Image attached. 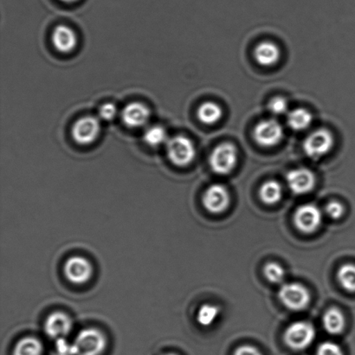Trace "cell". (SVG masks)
I'll return each mask as SVG.
<instances>
[{"instance_id":"cell-1","label":"cell","mask_w":355,"mask_h":355,"mask_svg":"<svg viewBox=\"0 0 355 355\" xmlns=\"http://www.w3.org/2000/svg\"><path fill=\"white\" fill-rule=\"evenodd\" d=\"M76 355H101L107 346L105 336L95 328L83 329L74 340Z\"/></svg>"},{"instance_id":"cell-2","label":"cell","mask_w":355,"mask_h":355,"mask_svg":"<svg viewBox=\"0 0 355 355\" xmlns=\"http://www.w3.org/2000/svg\"><path fill=\"white\" fill-rule=\"evenodd\" d=\"M282 304L293 311H304L311 301L309 291L304 285L297 283L284 284L278 292Z\"/></svg>"},{"instance_id":"cell-3","label":"cell","mask_w":355,"mask_h":355,"mask_svg":"<svg viewBox=\"0 0 355 355\" xmlns=\"http://www.w3.org/2000/svg\"><path fill=\"white\" fill-rule=\"evenodd\" d=\"M238 162V151L234 145L223 144L212 151L209 159L212 171L219 175H229Z\"/></svg>"},{"instance_id":"cell-4","label":"cell","mask_w":355,"mask_h":355,"mask_svg":"<svg viewBox=\"0 0 355 355\" xmlns=\"http://www.w3.org/2000/svg\"><path fill=\"white\" fill-rule=\"evenodd\" d=\"M334 146V137L330 131L321 128L309 135L304 144V150L306 155L313 161L328 155Z\"/></svg>"},{"instance_id":"cell-5","label":"cell","mask_w":355,"mask_h":355,"mask_svg":"<svg viewBox=\"0 0 355 355\" xmlns=\"http://www.w3.org/2000/svg\"><path fill=\"white\" fill-rule=\"evenodd\" d=\"M315 330L314 326L307 322L292 323L284 334V342L294 350L307 349L314 342Z\"/></svg>"},{"instance_id":"cell-6","label":"cell","mask_w":355,"mask_h":355,"mask_svg":"<svg viewBox=\"0 0 355 355\" xmlns=\"http://www.w3.org/2000/svg\"><path fill=\"white\" fill-rule=\"evenodd\" d=\"M170 161L178 166H186L193 162L196 150L193 142L183 135L170 139L166 145Z\"/></svg>"},{"instance_id":"cell-7","label":"cell","mask_w":355,"mask_h":355,"mask_svg":"<svg viewBox=\"0 0 355 355\" xmlns=\"http://www.w3.org/2000/svg\"><path fill=\"white\" fill-rule=\"evenodd\" d=\"M253 137L261 147H275L283 140L284 128L276 120H264L257 125Z\"/></svg>"},{"instance_id":"cell-8","label":"cell","mask_w":355,"mask_h":355,"mask_svg":"<svg viewBox=\"0 0 355 355\" xmlns=\"http://www.w3.org/2000/svg\"><path fill=\"white\" fill-rule=\"evenodd\" d=\"M64 270L66 278L74 284L88 283L93 275L92 263L80 256L71 257L66 261Z\"/></svg>"},{"instance_id":"cell-9","label":"cell","mask_w":355,"mask_h":355,"mask_svg":"<svg viewBox=\"0 0 355 355\" xmlns=\"http://www.w3.org/2000/svg\"><path fill=\"white\" fill-rule=\"evenodd\" d=\"M321 210L315 205L306 204L297 209L294 214V222L297 229L304 233L316 231L322 224Z\"/></svg>"},{"instance_id":"cell-10","label":"cell","mask_w":355,"mask_h":355,"mask_svg":"<svg viewBox=\"0 0 355 355\" xmlns=\"http://www.w3.org/2000/svg\"><path fill=\"white\" fill-rule=\"evenodd\" d=\"M101 124L95 116H85L79 119L72 128V137L81 145L92 144L98 137Z\"/></svg>"},{"instance_id":"cell-11","label":"cell","mask_w":355,"mask_h":355,"mask_svg":"<svg viewBox=\"0 0 355 355\" xmlns=\"http://www.w3.org/2000/svg\"><path fill=\"white\" fill-rule=\"evenodd\" d=\"M230 194L225 186L220 184H211L203 196V205L211 214H218L225 211L229 207Z\"/></svg>"},{"instance_id":"cell-12","label":"cell","mask_w":355,"mask_h":355,"mask_svg":"<svg viewBox=\"0 0 355 355\" xmlns=\"http://www.w3.org/2000/svg\"><path fill=\"white\" fill-rule=\"evenodd\" d=\"M286 180L288 188L295 195L309 193L315 184L314 173L307 168L292 170L288 173Z\"/></svg>"},{"instance_id":"cell-13","label":"cell","mask_w":355,"mask_h":355,"mask_svg":"<svg viewBox=\"0 0 355 355\" xmlns=\"http://www.w3.org/2000/svg\"><path fill=\"white\" fill-rule=\"evenodd\" d=\"M72 328L71 318L62 312L52 313L44 322L45 333L55 340L65 338L71 333Z\"/></svg>"},{"instance_id":"cell-14","label":"cell","mask_w":355,"mask_h":355,"mask_svg":"<svg viewBox=\"0 0 355 355\" xmlns=\"http://www.w3.org/2000/svg\"><path fill=\"white\" fill-rule=\"evenodd\" d=\"M150 118V110L140 103L128 104L121 112V119L130 128L144 126Z\"/></svg>"},{"instance_id":"cell-15","label":"cell","mask_w":355,"mask_h":355,"mask_svg":"<svg viewBox=\"0 0 355 355\" xmlns=\"http://www.w3.org/2000/svg\"><path fill=\"white\" fill-rule=\"evenodd\" d=\"M52 42L54 46L62 53H69L72 51L78 44V37L75 31L66 26H58L52 34Z\"/></svg>"},{"instance_id":"cell-16","label":"cell","mask_w":355,"mask_h":355,"mask_svg":"<svg viewBox=\"0 0 355 355\" xmlns=\"http://www.w3.org/2000/svg\"><path fill=\"white\" fill-rule=\"evenodd\" d=\"M281 52L277 44L266 41L259 44L254 51V55L259 64L270 67L277 64L280 58Z\"/></svg>"},{"instance_id":"cell-17","label":"cell","mask_w":355,"mask_h":355,"mask_svg":"<svg viewBox=\"0 0 355 355\" xmlns=\"http://www.w3.org/2000/svg\"><path fill=\"white\" fill-rule=\"evenodd\" d=\"M323 327L330 335H339L346 327L345 316L337 308H331L325 312L322 318Z\"/></svg>"},{"instance_id":"cell-18","label":"cell","mask_w":355,"mask_h":355,"mask_svg":"<svg viewBox=\"0 0 355 355\" xmlns=\"http://www.w3.org/2000/svg\"><path fill=\"white\" fill-rule=\"evenodd\" d=\"M313 116L309 110L305 109H295L288 114L287 123L288 127L295 131L307 130L311 126Z\"/></svg>"},{"instance_id":"cell-19","label":"cell","mask_w":355,"mask_h":355,"mask_svg":"<svg viewBox=\"0 0 355 355\" xmlns=\"http://www.w3.org/2000/svg\"><path fill=\"white\" fill-rule=\"evenodd\" d=\"M222 116L221 107L215 103H205L198 110V119L204 124L214 125L220 121Z\"/></svg>"},{"instance_id":"cell-20","label":"cell","mask_w":355,"mask_h":355,"mask_svg":"<svg viewBox=\"0 0 355 355\" xmlns=\"http://www.w3.org/2000/svg\"><path fill=\"white\" fill-rule=\"evenodd\" d=\"M44 346L40 340L35 337H24L16 344L13 355H42Z\"/></svg>"},{"instance_id":"cell-21","label":"cell","mask_w":355,"mask_h":355,"mask_svg":"<svg viewBox=\"0 0 355 355\" xmlns=\"http://www.w3.org/2000/svg\"><path fill=\"white\" fill-rule=\"evenodd\" d=\"M259 195L261 200L268 205H274L281 200L283 197V189L277 181L270 180L261 187Z\"/></svg>"},{"instance_id":"cell-22","label":"cell","mask_w":355,"mask_h":355,"mask_svg":"<svg viewBox=\"0 0 355 355\" xmlns=\"http://www.w3.org/2000/svg\"><path fill=\"white\" fill-rule=\"evenodd\" d=\"M338 281L344 290L354 293L355 292V264L346 263L340 268L337 273Z\"/></svg>"},{"instance_id":"cell-23","label":"cell","mask_w":355,"mask_h":355,"mask_svg":"<svg viewBox=\"0 0 355 355\" xmlns=\"http://www.w3.org/2000/svg\"><path fill=\"white\" fill-rule=\"evenodd\" d=\"M220 313L218 306L207 304L202 305L198 309L197 314V322L198 324L203 327H209L214 324Z\"/></svg>"},{"instance_id":"cell-24","label":"cell","mask_w":355,"mask_h":355,"mask_svg":"<svg viewBox=\"0 0 355 355\" xmlns=\"http://www.w3.org/2000/svg\"><path fill=\"white\" fill-rule=\"evenodd\" d=\"M144 141L146 144L151 147H158V146L164 144L168 139L166 132L161 126H154L149 128L144 134Z\"/></svg>"},{"instance_id":"cell-25","label":"cell","mask_w":355,"mask_h":355,"mask_svg":"<svg viewBox=\"0 0 355 355\" xmlns=\"http://www.w3.org/2000/svg\"><path fill=\"white\" fill-rule=\"evenodd\" d=\"M264 276L272 284H280L284 281L285 271L284 268L277 263H267L264 267Z\"/></svg>"},{"instance_id":"cell-26","label":"cell","mask_w":355,"mask_h":355,"mask_svg":"<svg viewBox=\"0 0 355 355\" xmlns=\"http://www.w3.org/2000/svg\"><path fill=\"white\" fill-rule=\"evenodd\" d=\"M268 109L274 116H283L286 114L288 110V101L284 97L277 96L270 101L268 104Z\"/></svg>"},{"instance_id":"cell-27","label":"cell","mask_w":355,"mask_h":355,"mask_svg":"<svg viewBox=\"0 0 355 355\" xmlns=\"http://www.w3.org/2000/svg\"><path fill=\"white\" fill-rule=\"evenodd\" d=\"M55 355H76L74 344L66 338L55 340Z\"/></svg>"},{"instance_id":"cell-28","label":"cell","mask_w":355,"mask_h":355,"mask_svg":"<svg viewBox=\"0 0 355 355\" xmlns=\"http://www.w3.org/2000/svg\"><path fill=\"white\" fill-rule=\"evenodd\" d=\"M316 355H343V352L336 343L326 342L318 347Z\"/></svg>"},{"instance_id":"cell-29","label":"cell","mask_w":355,"mask_h":355,"mask_svg":"<svg viewBox=\"0 0 355 355\" xmlns=\"http://www.w3.org/2000/svg\"><path fill=\"white\" fill-rule=\"evenodd\" d=\"M344 211H345V209L340 202L332 201L327 205L326 212L330 218L339 219L343 217Z\"/></svg>"},{"instance_id":"cell-30","label":"cell","mask_w":355,"mask_h":355,"mask_svg":"<svg viewBox=\"0 0 355 355\" xmlns=\"http://www.w3.org/2000/svg\"><path fill=\"white\" fill-rule=\"evenodd\" d=\"M117 109L113 103L103 104L99 110V116L103 120L111 121L116 116Z\"/></svg>"},{"instance_id":"cell-31","label":"cell","mask_w":355,"mask_h":355,"mask_svg":"<svg viewBox=\"0 0 355 355\" xmlns=\"http://www.w3.org/2000/svg\"><path fill=\"white\" fill-rule=\"evenodd\" d=\"M234 355H263L255 347L243 345L235 351Z\"/></svg>"},{"instance_id":"cell-32","label":"cell","mask_w":355,"mask_h":355,"mask_svg":"<svg viewBox=\"0 0 355 355\" xmlns=\"http://www.w3.org/2000/svg\"><path fill=\"white\" fill-rule=\"evenodd\" d=\"M61 1L65 2V3H73V2L78 1V0H61Z\"/></svg>"},{"instance_id":"cell-33","label":"cell","mask_w":355,"mask_h":355,"mask_svg":"<svg viewBox=\"0 0 355 355\" xmlns=\"http://www.w3.org/2000/svg\"><path fill=\"white\" fill-rule=\"evenodd\" d=\"M165 355H177L175 354H165Z\"/></svg>"}]
</instances>
